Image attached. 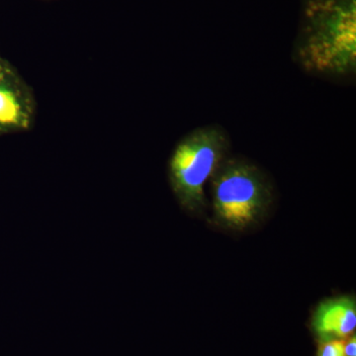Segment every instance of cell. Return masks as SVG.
<instances>
[{"instance_id": "obj_2", "label": "cell", "mask_w": 356, "mask_h": 356, "mask_svg": "<svg viewBox=\"0 0 356 356\" xmlns=\"http://www.w3.org/2000/svg\"><path fill=\"white\" fill-rule=\"evenodd\" d=\"M211 221L232 234H242L264 221L275 200L268 175L241 156L222 161L210 181Z\"/></svg>"}, {"instance_id": "obj_6", "label": "cell", "mask_w": 356, "mask_h": 356, "mask_svg": "<svg viewBox=\"0 0 356 356\" xmlns=\"http://www.w3.org/2000/svg\"><path fill=\"white\" fill-rule=\"evenodd\" d=\"M317 341L316 356H346L344 339H324Z\"/></svg>"}, {"instance_id": "obj_5", "label": "cell", "mask_w": 356, "mask_h": 356, "mask_svg": "<svg viewBox=\"0 0 356 356\" xmlns=\"http://www.w3.org/2000/svg\"><path fill=\"white\" fill-rule=\"evenodd\" d=\"M309 327L316 341L353 336L356 330L355 295H339L318 302L312 312Z\"/></svg>"}, {"instance_id": "obj_4", "label": "cell", "mask_w": 356, "mask_h": 356, "mask_svg": "<svg viewBox=\"0 0 356 356\" xmlns=\"http://www.w3.org/2000/svg\"><path fill=\"white\" fill-rule=\"evenodd\" d=\"M37 103L32 88L0 56V135L27 132L34 126Z\"/></svg>"}, {"instance_id": "obj_3", "label": "cell", "mask_w": 356, "mask_h": 356, "mask_svg": "<svg viewBox=\"0 0 356 356\" xmlns=\"http://www.w3.org/2000/svg\"><path fill=\"white\" fill-rule=\"evenodd\" d=\"M232 140L220 124L193 129L173 147L168 163V184L186 214L205 216L209 201L206 184L229 154Z\"/></svg>"}, {"instance_id": "obj_1", "label": "cell", "mask_w": 356, "mask_h": 356, "mask_svg": "<svg viewBox=\"0 0 356 356\" xmlns=\"http://www.w3.org/2000/svg\"><path fill=\"white\" fill-rule=\"evenodd\" d=\"M292 58L310 76L346 81L356 72V0H306Z\"/></svg>"}, {"instance_id": "obj_7", "label": "cell", "mask_w": 356, "mask_h": 356, "mask_svg": "<svg viewBox=\"0 0 356 356\" xmlns=\"http://www.w3.org/2000/svg\"><path fill=\"white\" fill-rule=\"evenodd\" d=\"M344 353H346V356H356L355 334L344 339Z\"/></svg>"}]
</instances>
